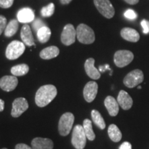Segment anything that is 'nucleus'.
<instances>
[{"mask_svg":"<svg viewBox=\"0 0 149 149\" xmlns=\"http://www.w3.org/2000/svg\"><path fill=\"white\" fill-rule=\"evenodd\" d=\"M57 91L55 86L51 84L41 86L35 95V103L39 107H45L57 96Z\"/></svg>","mask_w":149,"mask_h":149,"instance_id":"1","label":"nucleus"},{"mask_svg":"<svg viewBox=\"0 0 149 149\" xmlns=\"http://www.w3.org/2000/svg\"><path fill=\"white\" fill-rule=\"evenodd\" d=\"M77 39L84 44H93L95 40V35L93 30L84 24H81L76 29Z\"/></svg>","mask_w":149,"mask_h":149,"instance_id":"2","label":"nucleus"},{"mask_svg":"<svg viewBox=\"0 0 149 149\" xmlns=\"http://www.w3.org/2000/svg\"><path fill=\"white\" fill-rule=\"evenodd\" d=\"M25 51V44L19 41L15 40L10 42L6 50V57L10 60L19 58Z\"/></svg>","mask_w":149,"mask_h":149,"instance_id":"3","label":"nucleus"},{"mask_svg":"<svg viewBox=\"0 0 149 149\" xmlns=\"http://www.w3.org/2000/svg\"><path fill=\"white\" fill-rule=\"evenodd\" d=\"M86 138L83 126L79 124L74 126L71 139L72 146L76 149H84L86 144Z\"/></svg>","mask_w":149,"mask_h":149,"instance_id":"4","label":"nucleus"},{"mask_svg":"<svg viewBox=\"0 0 149 149\" xmlns=\"http://www.w3.org/2000/svg\"><path fill=\"white\" fill-rule=\"evenodd\" d=\"M74 120L73 114L69 112L61 115L58 125L59 133L61 136H66L69 134L73 125Z\"/></svg>","mask_w":149,"mask_h":149,"instance_id":"5","label":"nucleus"},{"mask_svg":"<svg viewBox=\"0 0 149 149\" xmlns=\"http://www.w3.org/2000/svg\"><path fill=\"white\" fill-rule=\"evenodd\" d=\"M144 81V73L139 69L128 72L124 79V84L129 88H133Z\"/></svg>","mask_w":149,"mask_h":149,"instance_id":"6","label":"nucleus"},{"mask_svg":"<svg viewBox=\"0 0 149 149\" xmlns=\"http://www.w3.org/2000/svg\"><path fill=\"white\" fill-rule=\"evenodd\" d=\"M134 55L131 51L127 50H120L115 52L114 55V63L119 68L125 67L132 62Z\"/></svg>","mask_w":149,"mask_h":149,"instance_id":"7","label":"nucleus"},{"mask_svg":"<svg viewBox=\"0 0 149 149\" xmlns=\"http://www.w3.org/2000/svg\"><path fill=\"white\" fill-rule=\"evenodd\" d=\"M99 12L107 19H111L115 15V8L109 0H93Z\"/></svg>","mask_w":149,"mask_h":149,"instance_id":"8","label":"nucleus"},{"mask_svg":"<svg viewBox=\"0 0 149 149\" xmlns=\"http://www.w3.org/2000/svg\"><path fill=\"white\" fill-rule=\"evenodd\" d=\"M77 33L74 27L72 24H68L65 26L61 35V41L66 46H70L75 42Z\"/></svg>","mask_w":149,"mask_h":149,"instance_id":"9","label":"nucleus"},{"mask_svg":"<svg viewBox=\"0 0 149 149\" xmlns=\"http://www.w3.org/2000/svg\"><path fill=\"white\" fill-rule=\"evenodd\" d=\"M29 109V103L24 97L17 98L13 102L11 115L13 117H19Z\"/></svg>","mask_w":149,"mask_h":149,"instance_id":"10","label":"nucleus"},{"mask_svg":"<svg viewBox=\"0 0 149 149\" xmlns=\"http://www.w3.org/2000/svg\"><path fill=\"white\" fill-rule=\"evenodd\" d=\"M98 92V85L95 81H88L84 88V97L87 102H92L95 99Z\"/></svg>","mask_w":149,"mask_h":149,"instance_id":"11","label":"nucleus"},{"mask_svg":"<svg viewBox=\"0 0 149 149\" xmlns=\"http://www.w3.org/2000/svg\"><path fill=\"white\" fill-rule=\"evenodd\" d=\"M18 79L16 76L6 75L0 79V88L6 92H10L16 88Z\"/></svg>","mask_w":149,"mask_h":149,"instance_id":"12","label":"nucleus"},{"mask_svg":"<svg viewBox=\"0 0 149 149\" xmlns=\"http://www.w3.org/2000/svg\"><path fill=\"white\" fill-rule=\"evenodd\" d=\"M117 101L118 102L119 105L120 106L122 109L129 110L132 107L133 104V99L129 95V94L125 91H120L117 96Z\"/></svg>","mask_w":149,"mask_h":149,"instance_id":"13","label":"nucleus"},{"mask_svg":"<svg viewBox=\"0 0 149 149\" xmlns=\"http://www.w3.org/2000/svg\"><path fill=\"white\" fill-rule=\"evenodd\" d=\"M84 68L86 74L91 79L96 80L99 79L101 77V74L99 70L95 67V59L93 58H88L86 60Z\"/></svg>","mask_w":149,"mask_h":149,"instance_id":"14","label":"nucleus"},{"mask_svg":"<svg viewBox=\"0 0 149 149\" xmlns=\"http://www.w3.org/2000/svg\"><path fill=\"white\" fill-rule=\"evenodd\" d=\"M33 149H53L54 144L51 139L42 137H35L31 142Z\"/></svg>","mask_w":149,"mask_h":149,"instance_id":"15","label":"nucleus"},{"mask_svg":"<svg viewBox=\"0 0 149 149\" xmlns=\"http://www.w3.org/2000/svg\"><path fill=\"white\" fill-rule=\"evenodd\" d=\"M17 20L23 24H27L33 22L35 19V14L32 9L24 8L19 10L17 15Z\"/></svg>","mask_w":149,"mask_h":149,"instance_id":"16","label":"nucleus"},{"mask_svg":"<svg viewBox=\"0 0 149 149\" xmlns=\"http://www.w3.org/2000/svg\"><path fill=\"white\" fill-rule=\"evenodd\" d=\"M104 106L107 108L109 115L112 117H115L119 113V105L117 100L112 96H107L104 100Z\"/></svg>","mask_w":149,"mask_h":149,"instance_id":"17","label":"nucleus"},{"mask_svg":"<svg viewBox=\"0 0 149 149\" xmlns=\"http://www.w3.org/2000/svg\"><path fill=\"white\" fill-rule=\"evenodd\" d=\"M120 34L124 40L130 42H137L140 38L139 33L131 28H124L121 31Z\"/></svg>","mask_w":149,"mask_h":149,"instance_id":"18","label":"nucleus"},{"mask_svg":"<svg viewBox=\"0 0 149 149\" xmlns=\"http://www.w3.org/2000/svg\"><path fill=\"white\" fill-rule=\"evenodd\" d=\"M21 38L24 44L28 46H35V40L33 38L31 27L27 24L24 25L21 30Z\"/></svg>","mask_w":149,"mask_h":149,"instance_id":"19","label":"nucleus"},{"mask_svg":"<svg viewBox=\"0 0 149 149\" xmlns=\"http://www.w3.org/2000/svg\"><path fill=\"white\" fill-rule=\"evenodd\" d=\"M59 54V50L57 46H51L43 49L40 52V57L43 59H51L57 57Z\"/></svg>","mask_w":149,"mask_h":149,"instance_id":"20","label":"nucleus"},{"mask_svg":"<svg viewBox=\"0 0 149 149\" xmlns=\"http://www.w3.org/2000/svg\"><path fill=\"white\" fill-rule=\"evenodd\" d=\"M108 133L110 139L114 142H119L122 137V134L115 124H111L108 128Z\"/></svg>","mask_w":149,"mask_h":149,"instance_id":"21","label":"nucleus"},{"mask_svg":"<svg viewBox=\"0 0 149 149\" xmlns=\"http://www.w3.org/2000/svg\"><path fill=\"white\" fill-rule=\"evenodd\" d=\"M37 36L39 42L44 44L48 42L50 40V37L51 36V29L47 26H44L39 30L37 32Z\"/></svg>","mask_w":149,"mask_h":149,"instance_id":"22","label":"nucleus"},{"mask_svg":"<svg viewBox=\"0 0 149 149\" xmlns=\"http://www.w3.org/2000/svg\"><path fill=\"white\" fill-rule=\"evenodd\" d=\"M19 29V21L17 19H12L7 24L4 31L6 37H10L13 36L17 32Z\"/></svg>","mask_w":149,"mask_h":149,"instance_id":"23","label":"nucleus"},{"mask_svg":"<svg viewBox=\"0 0 149 149\" xmlns=\"http://www.w3.org/2000/svg\"><path fill=\"white\" fill-rule=\"evenodd\" d=\"M83 128L87 139L90 141H93L95 139V134L93 132L92 122L88 119H85L83 122Z\"/></svg>","mask_w":149,"mask_h":149,"instance_id":"24","label":"nucleus"},{"mask_svg":"<svg viewBox=\"0 0 149 149\" xmlns=\"http://www.w3.org/2000/svg\"><path fill=\"white\" fill-rule=\"evenodd\" d=\"M91 117L93 122L99 128L103 130L106 128V123L100 113L97 110H93L91 111Z\"/></svg>","mask_w":149,"mask_h":149,"instance_id":"25","label":"nucleus"},{"mask_svg":"<svg viewBox=\"0 0 149 149\" xmlns=\"http://www.w3.org/2000/svg\"><path fill=\"white\" fill-rule=\"evenodd\" d=\"M29 71V66L27 64H22L16 65L13 67H12L10 69L11 73L13 75L16 76H23L26 74Z\"/></svg>","mask_w":149,"mask_h":149,"instance_id":"26","label":"nucleus"},{"mask_svg":"<svg viewBox=\"0 0 149 149\" xmlns=\"http://www.w3.org/2000/svg\"><path fill=\"white\" fill-rule=\"evenodd\" d=\"M55 12V5L53 3H51L48 4L46 6L43 7L42 10H41V13H42L43 17H49L52 16Z\"/></svg>","mask_w":149,"mask_h":149,"instance_id":"27","label":"nucleus"},{"mask_svg":"<svg viewBox=\"0 0 149 149\" xmlns=\"http://www.w3.org/2000/svg\"><path fill=\"white\" fill-rule=\"evenodd\" d=\"M45 26V24L40 19L37 18L36 19H35L34 21L33 22V24H32V27L35 32H37V31L40 30L41 28Z\"/></svg>","mask_w":149,"mask_h":149,"instance_id":"28","label":"nucleus"},{"mask_svg":"<svg viewBox=\"0 0 149 149\" xmlns=\"http://www.w3.org/2000/svg\"><path fill=\"white\" fill-rule=\"evenodd\" d=\"M124 17L129 20H135L137 18V14L133 9H128L124 13Z\"/></svg>","mask_w":149,"mask_h":149,"instance_id":"29","label":"nucleus"},{"mask_svg":"<svg viewBox=\"0 0 149 149\" xmlns=\"http://www.w3.org/2000/svg\"><path fill=\"white\" fill-rule=\"evenodd\" d=\"M7 26V19L4 16L0 15V35L5 31Z\"/></svg>","mask_w":149,"mask_h":149,"instance_id":"30","label":"nucleus"},{"mask_svg":"<svg viewBox=\"0 0 149 149\" xmlns=\"http://www.w3.org/2000/svg\"><path fill=\"white\" fill-rule=\"evenodd\" d=\"M14 0H0V7L2 8H8L12 6Z\"/></svg>","mask_w":149,"mask_h":149,"instance_id":"31","label":"nucleus"},{"mask_svg":"<svg viewBox=\"0 0 149 149\" xmlns=\"http://www.w3.org/2000/svg\"><path fill=\"white\" fill-rule=\"evenodd\" d=\"M141 25L143 29V33L144 34H148L149 33V22L146 19H143L141 22Z\"/></svg>","mask_w":149,"mask_h":149,"instance_id":"32","label":"nucleus"},{"mask_svg":"<svg viewBox=\"0 0 149 149\" xmlns=\"http://www.w3.org/2000/svg\"><path fill=\"white\" fill-rule=\"evenodd\" d=\"M119 149H132V145L128 141H124L120 145Z\"/></svg>","mask_w":149,"mask_h":149,"instance_id":"33","label":"nucleus"},{"mask_svg":"<svg viewBox=\"0 0 149 149\" xmlns=\"http://www.w3.org/2000/svg\"><path fill=\"white\" fill-rule=\"evenodd\" d=\"M107 70H109L111 72V73H112V72H113V70L110 68V66L109 64H105L104 66H100V67H99V71L100 72H104Z\"/></svg>","mask_w":149,"mask_h":149,"instance_id":"34","label":"nucleus"},{"mask_svg":"<svg viewBox=\"0 0 149 149\" xmlns=\"http://www.w3.org/2000/svg\"><path fill=\"white\" fill-rule=\"evenodd\" d=\"M15 149H33L32 147L29 146L26 144H18L16 145Z\"/></svg>","mask_w":149,"mask_h":149,"instance_id":"35","label":"nucleus"},{"mask_svg":"<svg viewBox=\"0 0 149 149\" xmlns=\"http://www.w3.org/2000/svg\"><path fill=\"white\" fill-rule=\"evenodd\" d=\"M124 1L130 5H135L139 2V0H124Z\"/></svg>","mask_w":149,"mask_h":149,"instance_id":"36","label":"nucleus"},{"mask_svg":"<svg viewBox=\"0 0 149 149\" xmlns=\"http://www.w3.org/2000/svg\"><path fill=\"white\" fill-rule=\"evenodd\" d=\"M4 109V101L0 99V112L3 111Z\"/></svg>","mask_w":149,"mask_h":149,"instance_id":"37","label":"nucleus"},{"mask_svg":"<svg viewBox=\"0 0 149 149\" xmlns=\"http://www.w3.org/2000/svg\"><path fill=\"white\" fill-rule=\"evenodd\" d=\"M72 0H60V2L61 4H64V5H66V4H68L70 2H71Z\"/></svg>","mask_w":149,"mask_h":149,"instance_id":"38","label":"nucleus"},{"mask_svg":"<svg viewBox=\"0 0 149 149\" xmlns=\"http://www.w3.org/2000/svg\"><path fill=\"white\" fill-rule=\"evenodd\" d=\"M138 88H139V89H141V86H138Z\"/></svg>","mask_w":149,"mask_h":149,"instance_id":"39","label":"nucleus"},{"mask_svg":"<svg viewBox=\"0 0 149 149\" xmlns=\"http://www.w3.org/2000/svg\"><path fill=\"white\" fill-rule=\"evenodd\" d=\"M1 149H8V148H1Z\"/></svg>","mask_w":149,"mask_h":149,"instance_id":"40","label":"nucleus"}]
</instances>
